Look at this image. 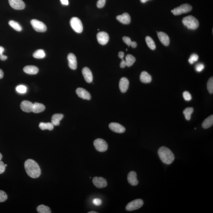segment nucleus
<instances>
[{"label":"nucleus","instance_id":"obj_52","mask_svg":"<svg viewBox=\"0 0 213 213\" xmlns=\"http://www.w3.org/2000/svg\"><path fill=\"white\" fill-rule=\"evenodd\" d=\"M98 212H96V211H90V212H88V213H98Z\"/></svg>","mask_w":213,"mask_h":213},{"label":"nucleus","instance_id":"obj_30","mask_svg":"<svg viewBox=\"0 0 213 213\" xmlns=\"http://www.w3.org/2000/svg\"><path fill=\"white\" fill-rule=\"evenodd\" d=\"M33 56L36 59H43L46 56V53L42 49H39L34 53Z\"/></svg>","mask_w":213,"mask_h":213},{"label":"nucleus","instance_id":"obj_34","mask_svg":"<svg viewBox=\"0 0 213 213\" xmlns=\"http://www.w3.org/2000/svg\"><path fill=\"white\" fill-rule=\"evenodd\" d=\"M16 91L21 94H25L27 91V88L26 86L23 85L18 86L16 88Z\"/></svg>","mask_w":213,"mask_h":213},{"label":"nucleus","instance_id":"obj_22","mask_svg":"<svg viewBox=\"0 0 213 213\" xmlns=\"http://www.w3.org/2000/svg\"><path fill=\"white\" fill-rule=\"evenodd\" d=\"M23 71L27 74L35 75L37 74L39 70L35 66H27L24 68Z\"/></svg>","mask_w":213,"mask_h":213},{"label":"nucleus","instance_id":"obj_19","mask_svg":"<svg viewBox=\"0 0 213 213\" xmlns=\"http://www.w3.org/2000/svg\"><path fill=\"white\" fill-rule=\"evenodd\" d=\"M128 181L132 186L137 185L139 182L137 178V174L135 172L132 171L129 172L128 175Z\"/></svg>","mask_w":213,"mask_h":213},{"label":"nucleus","instance_id":"obj_9","mask_svg":"<svg viewBox=\"0 0 213 213\" xmlns=\"http://www.w3.org/2000/svg\"><path fill=\"white\" fill-rule=\"evenodd\" d=\"M92 182L94 185L98 188H104L108 184L106 180L101 177H94L93 178Z\"/></svg>","mask_w":213,"mask_h":213},{"label":"nucleus","instance_id":"obj_33","mask_svg":"<svg viewBox=\"0 0 213 213\" xmlns=\"http://www.w3.org/2000/svg\"><path fill=\"white\" fill-rule=\"evenodd\" d=\"M207 89L208 91L211 94H213V77H211L209 80L208 83H207Z\"/></svg>","mask_w":213,"mask_h":213},{"label":"nucleus","instance_id":"obj_14","mask_svg":"<svg viewBox=\"0 0 213 213\" xmlns=\"http://www.w3.org/2000/svg\"><path fill=\"white\" fill-rule=\"evenodd\" d=\"M69 66L72 70H76L77 68V59L73 53H70L68 56Z\"/></svg>","mask_w":213,"mask_h":213},{"label":"nucleus","instance_id":"obj_11","mask_svg":"<svg viewBox=\"0 0 213 213\" xmlns=\"http://www.w3.org/2000/svg\"><path fill=\"white\" fill-rule=\"evenodd\" d=\"M97 40L100 44L105 45L108 43L109 40V36L108 33L105 32H99L97 35Z\"/></svg>","mask_w":213,"mask_h":213},{"label":"nucleus","instance_id":"obj_51","mask_svg":"<svg viewBox=\"0 0 213 213\" xmlns=\"http://www.w3.org/2000/svg\"><path fill=\"white\" fill-rule=\"evenodd\" d=\"M2 158V155L1 153H0V161L1 160Z\"/></svg>","mask_w":213,"mask_h":213},{"label":"nucleus","instance_id":"obj_4","mask_svg":"<svg viewBox=\"0 0 213 213\" xmlns=\"http://www.w3.org/2000/svg\"><path fill=\"white\" fill-rule=\"evenodd\" d=\"M192 9L191 6L188 4H183L180 6L172 10L171 12L173 14L176 15H180L183 14L187 13L190 12Z\"/></svg>","mask_w":213,"mask_h":213},{"label":"nucleus","instance_id":"obj_28","mask_svg":"<svg viewBox=\"0 0 213 213\" xmlns=\"http://www.w3.org/2000/svg\"><path fill=\"white\" fill-rule=\"evenodd\" d=\"M37 211L39 213H51V212L50 208L48 207L43 205V204L38 206L37 208Z\"/></svg>","mask_w":213,"mask_h":213},{"label":"nucleus","instance_id":"obj_37","mask_svg":"<svg viewBox=\"0 0 213 213\" xmlns=\"http://www.w3.org/2000/svg\"><path fill=\"white\" fill-rule=\"evenodd\" d=\"M183 96L186 101H190L192 99L191 95L188 92H184L183 93Z\"/></svg>","mask_w":213,"mask_h":213},{"label":"nucleus","instance_id":"obj_10","mask_svg":"<svg viewBox=\"0 0 213 213\" xmlns=\"http://www.w3.org/2000/svg\"><path fill=\"white\" fill-rule=\"evenodd\" d=\"M10 6L15 10L24 9L25 5L22 0H8Z\"/></svg>","mask_w":213,"mask_h":213},{"label":"nucleus","instance_id":"obj_49","mask_svg":"<svg viewBox=\"0 0 213 213\" xmlns=\"http://www.w3.org/2000/svg\"><path fill=\"white\" fill-rule=\"evenodd\" d=\"M4 76V73L2 70L0 69V79H2Z\"/></svg>","mask_w":213,"mask_h":213},{"label":"nucleus","instance_id":"obj_26","mask_svg":"<svg viewBox=\"0 0 213 213\" xmlns=\"http://www.w3.org/2000/svg\"><path fill=\"white\" fill-rule=\"evenodd\" d=\"M39 128L42 130H44L48 129L49 130H52L54 128V125L50 122L44 123L41 122L39 124Z\"/></svg>","mask_w":213,"mask_h":213},{"label":"nucleus","instance_id":"obj_36","mask_svg":"<svg viewBox=\"0 0 213 213\" xmlns=\"http://www.w3.org/2000/svg\"><path fill=\"white\" fill-rule=\"evenodd\" d=\"M8 196L5 191L0 190V203L4 202L7 200Z\"/></svg>","mask_w":213,"mask_h":213},{"label":"nucleus","instance_id":"obj_44","mask_svg":"<svg viewBox=\"0 0 213 213\" xmlns=\"http://www.w3.org/2000/svg\"><path fill=\"white\" fill-rule=\"evenodd\" d=\"M7 59V56L4 55H0V59L2 61H4Z\"/></svg>","mask_w":213,"mask_h":213},{"label":"nucleus","instance_id":"obj_18","mask_svg":"<svg viewBox=\"0 0 213 213\" xmlns=\"http://www.w3.org/2000/svg\"><path fill=\"white\" fill-rule=\"evenodd\" d=\"M158 37L159 40L165 46H168L170 43V39L168 35L164 32H158Z\"/></svg>","mask_w":213,"mask_h":213},{"label":"nucleus","instance_id":"obj_32","mask_svg":"<svg viewBox=\"0 0 213 213\" xmlns=\"http://www.w3.org/2000/svg\"><path fill=\"white\" fill-rule=\"evenodd\" d=\"M9 25L15 31H21L22 30V28L21 25L15 21L11 20L9 22Z\"/></svg>","mask_w":213,"mask_h":213},{"label":"nucleus","instance_id":"obj_45","mask_svg":"<svg viewBox=\"0 0 213 213\" xmlns=\"http://www.w3.org/2000/svg\"><path fill=\"white\" fill-rule=\"evenodd\" d=\"M60 1L63 5H68L69 2L68 0H60Z\"/></svg>","mask_w":213,"mask_h":213},{"label":"nucleus","instance_id":"obj_42","mask_svg":"<svg viewBox=\"0 0 213 213\" xmlns=\"http://www.w3.org/2000/svg\"><path fill=\"white\" fill-rule=\"evenodd\" d=\"M102 203V201L100 199L96 198L93 200V203L95 206L100 205Z\"/></svg>","mask_w":213,"mask_h":213},{"label":"nucleus","instance_id":"obj_40","mask_svg":"<svg viewBox=\"0 0 213 213\" xmlns=\"http://www.w3.org/2000/svg\"><path fill=\"white\" fill-rule=\"evenodd\" d=\"M122 39L125 44L127 45L128 46H131L132 41L130 38L127 37V36H124V37H123Z\"/></svg>","mask_w":213,"mask_h":213},{"label":"nucleus","instance_id":"obj_20","mask_svg":"<svg viewBox=\"0 0 213 213\" xmlns=\"http://www.w3.org/2000/svg\"><path fill=\"white\" fill-rule=\"evenodd\" d=\"M117 19L124 24H129L131 22V18L127 13H125L122 15L117 17Z\"/></svg>","mask_w":213,"mask_h":213},{"label":"nucleus","instance_id":"obj_21","mask_svg":"<svg viewBox=\"0 0 213 213\" xmlns=\"http://www.w3.org/2000/svg\"><path fill=\"white\" fill-rule=\"evenodd\" d=\"M140 79L141 82L144 84H148L152 81L151 76L146 71L142 72L140 77Z\"/></svg>","mask_w":213,"mask_h":213},{"label":"nucleus","instance_id":"obj_5","mask_svg":"<svg viewBox=\"0 0 213 213\" xmlns=\"http://www.w3.org/2000/svg\"><path fill=\"white\" fill-rule=\"evenodd\" d=\"M70 25L72 28L76 32L80 33L82 32L83 26L82 23L78 18L73 17L70 20Z\"/></svg>","mask_w":213,"mask_h":213},{"label":"nucleus","instance_id":"obj_24","mask_svg":"<svg viewBox=\"0 0 213 213\" xmlns=\"http://www.w3.org/2000/svg\"><path fill=\"white\" fill-rule=\"evenodd\" d=\"M45 108V106L43 104L37 102L33 104L32 112L35 113H39L44 111Z\"/></svg>","mask_w":213,"mask_h":213},{"label":"nucleus","instance_id":"obj_6","mask_svg":"<svg viewBox=\"0 0 213 213\" xmlns=\"http://www.w3.org/2000/svg\"><path fill=\"white\" fill-rule=\"evenodd\" d=\"M143 201L141 199H137L130 202L125 207L126 211H132L141 208L143 205Z\"/></svg>","mask_w":213,"mask_h":213},{"label":"nucleus","instance_id":"obj_15","mask_svg":"<svg viewBox=\"0 0 213 213\" xmlns=\"http://www.w3.org/2000/svg\"><path fill=\"white\" fill-rule=\"evenodd\" d=\"M129 81L126 77H122L121 79L119 82V88L121 92H126L129 88Z\"/></svg>","mask_w":213,"mask_h":213},{"label":"nucleus","instance_id":"obj_39","mask_svg":"<svg viewBox=\"0 0 213 213\" xmlns=\"http://www.w3.org/2000/svg\"><path fill=\"white\" fill-rule=\"evenodd\" d=\"M106 1V0H98L97 2V6L99 8L104 7Z\"/></svg>","mask_w":213,"mask_h":213},{"label":"nucleus","instance_id":"obj_25","mask_svg":"<svg viewBox=\"0 0 213 213\" xmlns=\"http://www.w3.org/2000/svg\"><path fill=\"white\" fill-rule=\"evenodd\" d=\"M213 124V115H211L206 118L203 121L202 124V126L204 129H207L212 126Z\"/></svg>","mask_w":213,"mask_h":213},{"label":"nucleus","instance_id":"obj_29","mask_svg":"<svg viewBox=\"0 0 213 213\" xmlns=\"http://www.w3.org/2000/svg\"><path fill=\"white\" fill-rule=\"evenodd\" d=\"M194 112V109L192 108H187L185 109L183 111L185 117L187 121H190L191 118V115Z\"/></svg>","mask_w":213,"mask_h":213},{"label":"nucleus","instance_id":"obj_41","mask_svg":"<svg viewBox=\"0 0 213 213\" xmlns=\"http://www.w3.org/2000/svg\"><path fill=\"white\" fill-rule=\"evenodd\" d=\"M6 167L3 162L0 161V174H2L5 171Z\"/></svg>","mask_w":213,"mask_h":213},{"label":"nucleus","instance_id":"obj_53","mask_svg":"<svg viewBox=\"0 0 213 213\" xmlns=\"http://www.w3.org/2000/svg\"><path fill=\"white\" fill-rule=\"evenodd\" d=\"M5 167H6V166H7V164H5Z\"/></svg>","mask_w":213,"mask_h":213},{"label":"nucleus","instance_id":"obj_38","mask_svg":"<svg viewBox=\"0 0 213 213\" xmlns=\"http://www.w3.org/2000/svg\"><path fill=\"white\" fill-rule=\"evenodd\" d=\"M204 68V65L202 63H199V64L196 65L195 68L196 71L200 72L203 71Z\"/></svg>","mask_w":213,"mask_h":213},{"label":"nucleus","instance_id":"obj_2","mask_svg":"<svg viewBox=\"0 0 213 213\" xmlns=\"http://www.w3.org/2000/svg\"><path fill=\"white\" fill-rule=\"evenodd\" d=\"M158 154L161 160L165 164H170L174 161V154L170 149L165 146L159 148L158 150Z\"/></svg>","mask_w":213,"mask_h":213},{"label":"nucleus","instance_id":"obj_3","mask_svg":"<svg viewBox=\"0 0 213 213\" xmlns=\"http://www.w3.org/2000/svg\"><path fill=\"white\" fill-rule=\"evenodd\" d=\"M182 23L188 29L192 30L197 29L199 25L198 20L192 15H189L183 18Z\"/></svg>","mask_w":213,"mask_h":213},{"label":"nucleus","instance_id":"obj_13","mask_svg":"<svg viewBox=\"0 0 213 213\" xmlns=\"http://www.w3.org/2000/svg\"><path fill=\"white\" fill-rule=\"evenodd\" d=\"M76 93L79 97L84 100H90L91 95L90 93L85 89L78 88L76 90Z\"/></svg>","mask_w":213,"mask_h":213},{"label":"nucleus","instance_id":"obj_46","mask_svg":"<svg viewBox=\"0 0 213 213\" xmlns=\"http://www.w3.org/2000/svg\"><path fill=\"white\" fill-rule=\"evenodd\" d=\"M124 56H125V53L121 51L118 53V56L121 59L124 58Z\"/></svg>","mask_w":213,"mask_h":213},{"label":"nucleus","instance_id":"obj_48","mask_svg":"<svg viewBox=\"0 0 213 213\" xmlns=\"http://www.w3.org/2000/svg\"><path fill=\"white\" fill-rule=\"evenodd\" d=\"M5 51V49L2 47L0 46V55L3 54L4 51Z\"/></svg>","mask_w":213,"mask_h":213},{"label":"nucleus","instance_id":"obj_47","mask_svg":"<svg viewBox=\"0 0 213 213\" xmlns=\"http://www.w3.org/2000/svg\"><path fill=\"white\" fill-rule=\"evenodd\" d=\"M131 46H132V48H135L137 46V43L135 42H132V43H131Z\"/></svg>","mask_w":213,"mask_h":213},{"label":"nucleus","instance_id":"obj_8","mask_svg":"<svg viewBox=\"0 0 213 213\" xmlns=\"http://www.w3.org/2000/svg\"><path fill=\"white\" fill-rule=\"evenodd\" d=\"M32 27L36 31L45 32L47 30L46 25L43 22L36 19H32L31 22Z\"/></svg>","mask_w":213,"mask_h":213},{"label":"nucleus","instance_id":"obj_35","mask_svg":"<svg viewBox=\"0 0 213 213\" xmlns=\"http://www.w3.org/2000/svg\"><path fill=\"white\" fill-rule=\"evenodd\" d=\"M198 59L199 56L198 55L196 54H193L190 56L188 61L190 64H192L195 62H197L198 60Z\"/></svg>","mask_w":213,"mask_h":213},{"label":"nucleus","instance_id":"obj_1","mask_svg":"<svg viewBox=\"0 0 213 213\" xmlns=\"http://www.w3.org/2000/svg\"><path fill=\"white\" fill-rule=\"evenodd\" d=\"M25 170L28 176L33 178L39 177L41 174V169L39 165L32 159H28L24 164Z\"/></svg>","mask_w":213,"mask_h":213},{"label":"nucleus","instance_id":"obj_12","mask_svg":"<svg viewBox=\"0 0 213 213\" xmlns=\"http://www.w3.org/2000/svg\"><path fill=\"white\" fill-rule=\"evenodd\" d=\"M110 129L113 132L117 133H122L125 132V129L123 126L117 123L112 122L109 125Z\"/></svg>","mask_w":213,"mask_h":213},{"label":"nucleus","instance_id":"obj_17","mask_svg":"<svg viewBox=\"0 0 213 213\" xmlns=\"http://www.w3.org/2000/svg\"><path fill=\"white\" fill-rule=\"evenodd\" d=\"M82 74L84 80L88 83H91L93 81V76L91 70L87 67H84L82 70Z\"/></svg>","mask_w":213,"mask_h":213},{"label":"nucleus","instance_id":"obj_43","mask_svg":"<svg viewBox=\"0 0 213 213\" xmlns=\"http://www.w3.org/2000/svg\"><path fill=\"white\" fill-rule=\"evenodd\" d=\"M122 61H121L120 64V67L121 68H124L126 66V62L125 60H124L123 59H122Z\"/></svg>","mask_w":213,"mask_h":213},{"label":"nucleus","instance_id":"obj_7","mask_svg":"<svg viewBox=\"0 0 213 213\" xmlns=\"http://www.w3.org/2000/svg\"><path fill=\"white\" fill-rule=\"evenodd\" d=\"M94 145L95 149L98 152H104L108 149V145L104 139H97L94 141Z\"/></svg>","mask_w":213,"mask_h":213},{"label":"nucleus","instance_id":"obj_27","mask_svg":"<svg viewBox=\"0 0 213 213\" xmlns=\"http://www.w3.org/2000/svg\"><path fill=\"white\" fill-rule=\"evenodd\" d=\"M136 59L134 56L131 55H128L125 57V62H126V66L130 67L134 63Z\"/></svg>","mask_w":213,"mask_h":213},{"label":"nucleus","instance_id":"obj_31","mask_svg":"<svg viewBox=\"0 0 213 213\" xmlns=\"http://www.w3.org/2000/svg\"><path fill=\"white\" fill-rule=\"evenodd\" d=\"M146 41L148 47H149L150 48L152 49V50H154V49H156V46L154 41L150 36H146Z\"/></svg>","mask_w":213,"mask_h":213},{"label":"nucleus","instance_id":"obj_16","mask_svg":"<svg viewBox=\"0 0 213 213\" xmlns=\"http://www.w3.org/2000/svg\"><path fill=\"white\" fill-rule=\"evenodd\" d=\"M33 106V103L27 100L23 101L20 105V108L22 110L27 113L32 112Z\"/></svg>","mask_w":213,"mask_h":213},{"label":"nucleus","instance_id":"obj_23","mask_svg":"<svg viewBox=\"0 0 213 213\" xmlns=\"http://www.w3.org/2000/svg\"><path fill=\"white\" fill-rule=\"evenodd\" d=\"M64 115L62 114H56L53 115L51 118V123L53 125L58 126L60 125V122L63 119Z\"/></svg>","mask_w":213,"mask_h":213},{"label":"nucleus","instance_id":"obj_50","mask_svg":"<svg viewBox=\"0 0 213 213\" xmlns=\"http://www.w3.org/2000/svg\"><path fill=\"white\" fill-rule=\"evenodd\" d=\"M149 1H150V0H141V2L142 3H145Z\"/></svg>","mask_w":213,"mask_h":213}]
</instances>
